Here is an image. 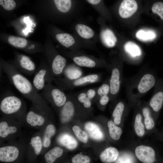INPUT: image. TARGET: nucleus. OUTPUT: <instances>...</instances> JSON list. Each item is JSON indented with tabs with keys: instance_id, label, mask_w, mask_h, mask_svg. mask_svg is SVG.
<instances>
[{
	"instance_id": "nucleus-33",
	"label": "nucleus",
	"mask_w": 163,
	"mask_h": 163,
	"mask_svg": "<svg viewBox=\"0 0 163 163\" xmlns=\"http://www.w3.org/2000/svg\"><path fill=\"white\" fill-rule=\"evenodd\" d=\"M142 112L144 117V123L146 128L148 130L152 129L154 127L155 123L150 116L149 109L146 107L144 108Z\"/></svg>"
},
{
	"instance_id": "nucleus-2",
	"label": "nucleus",
	"mask_w": 163,
	"mask_h": 163,
	"mask_svg": "<svg viewBox=\"0 0 163 163\" xmlns=\"http://www.w3.org/2000/svg\"><path fill=\"white\" fill-rule=\"evenodd\" d=\"M101 78L100 74H93L82 76L72 80L68 79L64 77L54 78L53 82L62 90H67L98 82L100 81Z\"/></svg>"
},
{
	"instance_id": "nucleus-37",
	"label": "nucleus",
	"mask_w": 163,
	"mask_h": 163,
	"mask_svg": "<svg viewBox=\"0 0 163 163\" xmlns=\"http://www.w3.org/2000/svg\"><path fill=\"white\" fill-rule=\"evenodd\" d=\"M0 5L6 10L11 11L16 7L17 3L15 0H0Z\"/></svg>"
},
{
	"instance_id": "nucleus-17",
	"label": "nucleus",
	"mask_w": 163,
	"mask_h": 163,
	"mask_svg": "<svg viewBox=\"0 0 163 163\" xmlns=\"http://www.w3.org/2000/svg\"><path fill=\"white\" fill-rule=\"evenodd\" d=\"M155 82V79L153 75L145 74L141 79L138 85V89L141 93H145L153 86Z\"/></svg>"
},
{
	"instance_id": "nucleus-42",
	"label": "nucleus",
	"mask_w": 163,
	"mask_h": 163,
	"mask_svg": "<svg viewBox=\"0 0 163 163\" xmlns=\"http://www.w3.org/2000/svg\"><path fill=\"white\" fill-rule=\"evenodd\" d=\"M109 100V98L107 95L102 96L100 97L99 103L101 105H105L108 103Z\"/></svg>"
},
{
	"instance_id": "nucleus-35",
	"label": "nucleus",
	"mask_w": 163,
	"mask_h": 163,
	"mask_svg": "<svg viewBox=\"0 0 163 163\" xmlns=\"http://www.w3.org/2000/svg\"><path fill=\"white\" fill-rule=\"evenodd\" d=\"M72 129L78 139L84 143L87 142V136L86 133L84 131L82 130L79 126L76 125L74 126Z\"/></svg>"
},
{
	"instance_id": "nucleus-10",
	"label": "nucleus",
	"mask_w": 163,
	"mask_h": 163,
	"mask_svg": "<svg viewBox=\"0 0 163 163\" xmlns=\"http://www.w3.org/2000/svg\"><path fill=\"white\" fill-rule=\"evenodd\" d=\"M138 7L136 0H123L118 8V14L122 18H129L136 12Z\"/></svg>"
},
{
	"instance_id": "nucleus-40",
	"label": "nucleus",
	"mask_w": 163,
	"mask_h": 163,
	"mask_svg": "<svg viewBox=\"0 0 163 163\" xmlns=\"http://www.w3.org/2000/svg\"><path fill=\"white\" fill-rule=\"evenodd\" d=\"M109 92L110 85L106 83H104L97 88V94L100 97L104 95H107Z\"/></svg>"
},
{
	"instance_id": "nucleus-24",
	"label": "nucleus",
	"mask_w": 163,
	"mask_h": 163,
	"mask_svg": "<svg viewBox=\"0 0 163 163\" xmlns=\"http://www.w3.org/2000/svg\"><path fill=\"white\" fill-rule=\"evenodd\" d=\"M63 153V150L61 148L54 147L45 154L44 158L45 161L47 163H53L57 159L61 156Z\"/></svg>"
},
{
	"instance_id": "nucleus-21",
	"label": "nucleus",
	"mask_w": 163,
	"mask_h": 163,
	"mask_svg": "<svg viewBox=\"0 0 163 163\" xmlns=\"http://www.w3.org/2000/svg\"><path fill=\"white\" fill-rule=\"evenodd\" d=\"M59 143L68 149L72 150L77 146V142L71 135L68 133H63L58 138Z\"/></svg>"
},
{
	"instance_id": "nucleus-3",
	"label": "nucleus",
	"mask_w": 163,
	"mask_h": 163,
	"mask_svg": "<svg viewBox=\"0 0 163 163\" xmlns=\"http://www.w3.org/2000/svg\"><path fill=\"white\" fill-rule=\"evenodd\" d=\"M66 55L79 67L99 68L104 67L106 65L103 60L86 54L82 51H71L67 52Z\"/></svg>"
},
{
	"instance_id": "nucleus-11",
	"label": "nucleus",
	"mask_w": 163,
	"mask_h": 163,
	"mask_svg": "<svg viewBox=\"0 0 163 163\" xmlns=\"http://www.w3.org/2000/svg\"><path fill=\"white\" fill-rule=\"evenodd\" d=\"M20 154L18 148L13 145L4 146L0 148V161L9 163L15 161Z\"/></svg>"
},
{
	"instance_id": "nucleus-27",
	"label": "nucleus",
	"mask_w": 163,
	"mask_h": 163,
	"mask_svg": "<svg viewBox=\"0 0 163 163\" xmlns=\"http://www.w3.org/2000/svg\"><path fill=\"white\" fill-rule=\"evenodd\" d=\"M163 104V91L157 92L151 99L150 104L153 110L155 112H158Z\"/></svg>"
},
{
	"instance_id": "nucleus-15",
	"label": "nucleus",
	"mask_w": 163,
	"mask_h": 163,
	"mask_svg": "<svg viewBox=\"0 0 163 163\" xmlns=\"http://www.w3.org/2000/svg\"><path fill=\"white\" fill-rule=\"evenodd\" d=\"M83 72L79 66L76 65H67L63 71L64 78L69 80H74L82 76Z\"/></svg>"
},
{
	"instance_id": "nucleus-25",
	"label": "nucleus",
	"mask_w": 163,
	"mask_h": 163,
	"mask_svg": "<svg viewBox=\"0 0 163 163\" xmlns=\"http://www.w3.org/2000/svg\"><path fill=\"white\" fill-rule=\"evenodd\" d=\"M124 48L125 52L132 57L139 56L142 54L141 50L139 46L132 41L126 42L124 45Z\"/></svg>"
},
{
	"instance_id": "nucleus-30",
	"label": "nucleus",
	"mask_w": 163,
	"mask_h": 163,
	"mask_svg": "<svg viewBox=\"0 0 163 163\" xmlns=\"http://www.w3.org/2000/svg\"><path fill=\"white\" fill-rule=\"evenodd\" d=\"M30 142L35 155H39L41 152L43 146L41 137L37 135L34 136L31 139Z\"/></svg>"
},
{
	"instance_id": "nucleus-34",
	"label": "nucleus",
	"mask_w": 163,
	"mask_h": 163,
	"mask_svg": "<svg viewBox=\"0 0 163 163\" xmlns=\"http://www.w3.org/2000/svg\"><path fill=\"white\" fill-rule=\"evenodd\" d=\"M151 10L153 13L157 14L163 21V2L158 1L155 2L152 6Z\"/></svg>"
},
{
	"instance_id": "nucleus-38",
	"label": "nucleus",
	"mask_w": 163,
	"mask_h": 163,
	"mask_svg": "<svg viewBox=\"0 0 163 163\" xmlns=\"http://www.w3.org/2000/svg\"><path fill=\"white\" fill-rule=\"evenodd\" d=\"M90 160L89 157L81 154L76 155L72 159V161L73 163H88Z\"/></svg>"
},
{
	"instance_id": "nucleus-4",
	"label": "nucleus",
	"mask_w": 163,
	"mask_h": 163,
	"mask_svg": "<svg viewBox=\"0 0 163 163\" xmlns=\"http://www.w3.org/2000/svg\"><path fill=\"white\" fill-rule=\"evenodd\" d=\"M0 110L2 113L7 115L14 114L24 112L25 105L20 98L12 94H7L2 98Z\"/></svg>"
},
{
	"instance_id": "nucleus-9",
	"label": "nucleus",
	"mask_w": 163,
	"mask_h": 163,
	"mask_svg": "<svg viewBox=\"0 0 163 163\" xmlns=\"http://www.w3.org/2000/svg\"><path fill=\"white\" fill-rule=\"evenodd\" d=\"M21 72L27 75H31L36 71V66L33 60L28 56L18 54L12 63Z\"/></svg>"
},
{
	"instance_id": "nucleus-1",
	"label": "nucleus",
	"mask_w": 163,
	"mask_h": 163,
	"mask_svg": "<svg viewBox=\"0 0 163 163\" xmlns=\"http://www.w3.org/2000/svg\"><path fill=\"white\" fill-rule=\"evenodd\" d=\"M0 65L10 82L24 96L32 101L33 103H45L33 84L12 63L1 60Z\"/></svg>"
},
{
	"instance_id": "nucleus-44",
	"label": "nucleus",
	"mask_w": 163,
	"mask_h": 163,
	"mask_svg": "<svg viewBox=\"0 0 163 163\" xmlns=\"http://www.w3.org/2000/svg\"></svg>"
},
{
	"instance_id": "nucleus-16",
	"label": "nucleus",
	"mask_w": 163,
	"mask_h": 163,
	"mask_svg": "<svg viewBox=\"0 0 163 163\" xmlns=\"http://www.w3.org/2000/svg\"><path fill=\"white\" fill-rule=\"evenodd\" d=\"M120 76L119 69L116 67L113 68L109 83L110 92L113 95L116 94L120 89Z\"/></svg>"
},
{
	"instance_id": "nucleus-13",
	"label": "nucleus",
	"mask_w": 163,
	"mask_h": 163,
	"mask_svg": "<svg viewBox=\"0 0 163 163\" xmlns=\"http://www.w3.org/2000/svg\"><path fill=\"white\" fill-rule=\"evenodd\" d=\"M102 44L108 48H112L116 45L117 39L113 31L109 28L101 27L99 35Z\"/></svg>"
},
{
	"instance_id": "nucleus-28",
	"label": "nucleus",
	"mask_w": 163,
	"mask_h": 163,
	"mask_svg": "<svg viewBox=\"0 0 163 163\" xmlns=\"http://www.w3.org/2000/svg\"><path fill=\"white\" fill-rule=\"evenodd\" d=\"M57 9L60 12L66 13L72 9L71 0H53Z\"/></svg>"
},
{
	"instance_id": "nucleus-20",
	"label": "nucleus",
	"mask_w": 163,
	"mask_h": 163,
	"mask_svg": "<svg viewBox=\"0 0 163 163\" xmlns=\"http://www.w3.org/2000/svg\"><path fill=\"white\" fill-rule=\"evenodd\" d=\"M18 131L17 127L5 120L0 122V137L2 138H6L9 136L15 134Z\"/></svg>"
},
{
	"instance_id": "nucleus-39",
	"label": "nucleus",
	"mask_w": 163,
	"mask_h": 163,
	"mask_svg": "<svg viewBox=\"0 0 163 163\" xmlns=\"http://www.w3.org/2000/svg\"><path fill=\"white\" fill-rule=\"evenodd\" d=\"M115 161L116 163H133L134 159L130 154H125L118 157Z\"/></svg>"
},
{
	"instance_id": "nucleus-12",
	"label": "nucleus",
	"mask_w": 163,
	"mask_h": 163,
	"mask_svg": "<svg viewBox=\"0 0 163 163\" xmlns=\"http://www.w3.org/2000/svg\"><path fill=\"white\" fill-rule=\"evenodd\" d=\"M138 158L144 163H152L155 161V154L152 147L143 145L137 147L135 150Z\"/></svg>"
},
{
	"instance_id": "nucleus-18",
	"label": "nucleus",
	"mask_w": 163,
	"mask_h": 163,
	"mask_svg": "<svg viewBox=\"0 0 163 163\" xmlns=\"http://www.w3.org/2000/svg\"><path fill=\"white\" fill-rule=\"evenodd\" d=\"M119 155L118 150L115 148L109 147L102 151L100 155V158L102 162L111 163L117 159Z\"/></svg>"
},
{
	"instance_id": "nucleus-32",
	"label": "nucleus",
	"mask_w": 163,
	"mask_h": 163,
	"mask_svg": "<svg viewBox=\"0 0 163 163\" xmlns=\"http://www.w3.org/2000/svg\"><path fill=\"white\" fill-rule=\"evenodd\" d=\"M142 117L139 114H137L135 118L134 128L135 132L137 136H142L145 133L144 127L141 122Z\"/></svg>"
},
{
	"instance_id": "nucleus-19",
	"label": "nucleus",
	"mask_w": 163,
	"mask_h": 163,
	"mask_svg": "<svg viewBox=\"0 0 163 163\" xmlns=\"http://www.w3.org/2000/svg\"><path fill=\"white\" fill-rule=\"evenodd\" d=\"M85 127L90 137L93 139L98 141L103 139V133L96 124L92 122H88L85 124Z\"/></svg>"
},
{
	"instance_id": "nucleus-22",
	"label": "nucleus",
	"mask_w": 163,
	"mask_h": 163,
	"mask_svg": "<svg viewBox=\"0 0 163 163\" xmlns=\"http://www.w3.org/2000/svg\"><path fill=\"white\" fill-rule=\"evenodd\" d=\"M135 36L140 41L147 42L154 40L156 37L157 34L155 31L153 30L140 29L136 32Z\"/></svg>"
},
{
	"instance_id": "nucleus-7",
	"label": "nucleus",
	"mask_w": 163,
	"mask_h": 163,
	"mask_svg": "<svg viewBox=\"0 0 163 163\" xmlns=\"http://www.w3.org/2000/svg\"><path fill=\"white\" fill-rule=\"evenodd\" d=\"M75 35L81 41L92 48L96 40V35L94 30L83 23H77L74 26Z\"/></svg>"
},
{
	"instance_id": "nucleus-26",
	"label": "nucleus",
	"mask_w": 163,
	"mask_h": 163,
	"mask_svg": "<svg viewBox=\"0 0 163 163\" xmlns=\"http://www.w3.org/2000/svg\"><path fill=\"white\" fill-rule=\"evenodd\" d=\"M56 131V128L52 124L47 125L45 130L43 139V146L44 148H47L50 145L51 139L54 135Z\"/></svg>"
},
{
	"instance_id": "nucleus-43",
	"label": "nucleus",
	"mask_w": 163,
	"mask_h": 163,
	"mask_svg": "<svg viewBox=\"0 0 163 163\" xmlns=\"http://www.w3.org/2000/svg\"><path fill=\"white\" fill-rule=\"evenodd\" d=\"M91 4L93 5H97L100 3L101 0H86Z\"/></svg>"
},
{
	"instance_id": "nucleus-5",
	"label": "nucleus",
	"mask_w": 163,
	"mask_h": 163,
	"mask_svg": "<svg viewBox=\"0 0 163 163\" xmlns=\"http://www.w3.org/2000/svg\"><path fill=\"white\" fill-rule=\"evenodd\" d=\"M43 95L55 107L62 108L66 102L67 96L63 90L52 83L46 85L43 90Z\"/></svg>"
},
{
	"instance_id": "nucleus-23",
	"label": "nucleus",
	"mask_w": 163,
	"mask_h": 163,
	"mask_svg": "<svg viewBox=\"0 0 163 163\" xmlns=\"http://www.w3.org/2000/svg\"><path fill=\"white\" fill-rule=\"evenodd\" d=\"M8 42L11 45L16 48L26 49L30 50H34L28 46V42L25 39L14 36H11L8 38Z\"/></svg>"
},
{
	"instance_id": "nucleus-29",
	"label": "nucleus",
	"mask_w": 163,
	"mask_h": 163,
	"mask_svg": "<svg viewBox=\"0 0 163 163\" xmlns=\"http://www.w3.org/2000/svg\"><path fill=\"white\" fill-rule=\"evenodd\" d=\"M109 134L113 140H117L119 139L122 134V129L116 126L112 121H109L107 123Z\"/></svg>"
},
{
	"instance_id": "nucleus-31",
	"label": "nucleus",
	"mask_w": 163,
	"mask_h": 163,
	"mask_svg": "<svg viewBox=\"0 0 163 163\" xmlns=\"http://www.w3.org/2000/svg\"><path fill=\"white\" fill-rule=\"evenodd\" d=\"M124 105L122 102H119L116 105L113 113L114 123L117 125L120 124L121 117L124 109Z\"/></svg>"
},
{
	"instance_id": "nucleus-14",
	"label": "nucleus",
	"mask_w": 163,
	"mask_h": 163,
	"mask_svg": "<svg viewBox=\"0 0 163 163\" xmlns=\"http://www.w3.org/2000/svg\"><path fill=\"white\" fill-rule=\"evenodd\" d=\"M75 109L74 103L67 96V101L61 110V119L62 123L67 122L70 120L74 115Z\"/></svg>"
},
{
	"instance_id": "nucleus-6",
	"label": "nucleus",
	"mask_w": 163,
	"mask_h": 163,
	"mask_svg": "<svg viewBox=\"0 0 163 163\" xmlns=\"http://www.w3.org/2000/svg\"><path fill=\"white\" fill-rule=\"evenodd\" d=\"M53 77L48 64L44 62L40 64L36 71L33 81V85L38 92L43 89L46 84L52 83Z\"/></svg>"
},
{
	"instance_id": "nucleus-36",
	"label": "nucleus",
	"mask_w": 163,
	"mask_h": 163,
	"mask_svg": "<svg viewBox=\"0 0 163 163\" xmlns=\"http://www.w3.org/2000/svg\"><path fill=\"white\" fill-rule=\"evenodd\" d=\"M77 100L79 102L83 104L85 108H89L91 107V100L87 96L86 92H82L79 94L77 97Z\"/></svg>"
},
{
	"instance_id": "nucleus-8",
	"label": "nucleus",
	"mask_w": 163,
	"mask_h": 163,
	"mask_svg": "<svg viewBox=\"0 0 163 163\" xmlns=\"http://www.w3.org/2000/svg\"><path fill=\"white\" fill-rule=\"evenodd\" d=\"M46 105V103H33L32 107L27 114V123L32 127L43 126L45 119L41 113Z\"/></svg>"
},
{
	"instance_id": "nucleus-41",
	"label": "nucleus",
	"mask_w": 163,
	"mask_h": 163,
	"mask_svg": "<svg viewBox=\"0 0 163 163\" xmlns=\"http://www.w3.org/2000/svg\"><path fill=\"white\" fill-rule=\"evenodd\" d=\"M97 88H90L86 92L87 96L91 100L97 94Z\"/></svg>"
}]
</instances>
